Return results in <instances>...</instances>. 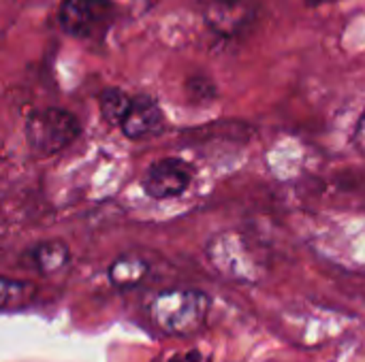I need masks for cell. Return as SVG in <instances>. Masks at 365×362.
Instances as JSON below:
<instances>
[{
    "label": "cell",
    "instance_id": "cell-1",
    "mask_svg": "<svg viewBox=\"0 0 365 362\" xmlns=\"http://www.w3.org/2000/svg\"><path fill=\"white\" fill-rule=\"evenodd\" d=\"M212 299L192 288L163 290L150 305L152 324L169 337H190L199 333L210 316Z\"/></svg>",
    "mask_w": 365,
    "mask_h": 362
},
{
    "label": "cell",
    "instance_id": "cell-2",
    "mask_svg": "<svg viewBox=\"0 0 365 362\" xmlns=\"http://www.w3.org/2000/svg\"><path fill=\"white\" fill-rule=\"evenodd\" d=\"M79 132H81L79 119L73 113L56 107L38 109L30 113L26 122L28 147L41 158L58 154L60 149L71 145L79 137Z\"/></svg>",
    "mask_w": 365,
    "mask_h": 362
},
{
    "label": "cell",
    "instance_id": "cell-3",
    "mask_svg": "<svg viewBox=\"0 0 365 362\" xmlns=\"http://www.w3.org/2000/svg\"><path fill=\"white\" fill-rule=\"evenodd\" d=\"M118 17L113 0H62L60 26L75 38H103Z\"/></svg>",
    "mask_w": 365,
    "mask_h": 362
},
{
    "label": "cell",
    "instance_id": "cell-4",
    "mask_svg": "<svg viewBox=\"0 0 365 362\" xmlns=\"http://www.w3.org/2000/svg\"><path fill=\"white\" fill-rule=\"evenodd\" d=\"M212 267L235 282H255L257 275V265L250 258V254H246L242 241L233 235H218L207 243L205 250Z\"/></svg>",
    "mask_w": 365,
    "mask_h": 362
},
{
    "label": "cell",
    "instance_id": "cell-5",
    "mask_svg": "<svg viewBox=\"0 0 365 362\" xmlns=\"http://www.w3.org/2000/svg\"><path fill=\"white\" fill-rule=\"evenodd\" d=\"M190 183H192V166L180 158H163L154 162L143 177L145 194L156 201L182 196Z\"/></svg>",
    "mask_w": 365,
    "mask_h": 362
},
{
    "label": "cell",
    "instance_id": "cell-6",
    "mask_svg": "<svg viewBox=\"0 0 365 362\" xmlns=\"http://www.w3.org/2000/svg\"><path fill=\"white\" fill-rule=\"evenodd\" d=\"M205 23L220 36H237L255 15L252 0H195Z\"/></svg>",
    "mask_w": 365,
    "mask_h": 362
},
{
    "label": "cell",
    "instance_id": "cell-7",
    "mask_svg": "<svg viewBox=\"0 0 365 362\" xmlns=\"http://www.w3.org/2000/svg\"><path fill=\"white\" fill-rule=\"evenodd\" d=\"M163 126H165V115H163L158 102L150 96L130 98V107L120 124L122 132L135 141L158 134L163 130Z\"/></svg>",
    "mask_w": 365,
    "mask_h": 362
},
{
    "label": "cell",
    "instance_id": "cell-8",
    "mask_svg": "<svg viewBox=\"0 0 365 362\" xmlns=\"http://www.w3.org/2000/svg\"><path fill=\"white\" fill-rule=\"evenodd\" d=\"M32 267L43 275H53L71 262V250L64 241H41L30 252Z\"/></svg>",
    "mask_w": 365,
    "mask_h": 362
},
{
    "label": "cell",
    "instance_id": "cell-9",
    "mask_svg": "<svg viewBox=\"0 0 365 362\" xmlns=\"http://www.w3.org/2000/svg\"><path fill=\"white\" fill-rule=\"evenodd\" d=\"M148 271H150V265L143 258H139V256H120L109 267V282L120 290H128V288L139 286L145 280Z\"/></svg>",
    "mask_w": 365,
    "mask_h": 362
},
{
    "label": "cell",
    "instance_id": "cell-10",
    "mask_svg": "<svg viewBox=\"0 0 365 362\" xmlns=\"http://www.w3.org/2000/svg\"><path fill=\"white\" fill-rule=\"evenodd\" d=\"M101 115L111 124V126H120L128 107H130V96L126 92H122L120 87H107L101 98Z\"/></svg>",
    "mask_w": 365,
    "mask_h": 362
},
{
    "label": "cell",
    "instance_id": "cell-11",
    "mask_svg": "<svg viewBox=\"0 0 365 362\" xmlns=\"http://www.w3.org/2000/svg\"><path fill=\"white\" fill-rule=\"evenodd\" d=\"M34 288L26 282L0 277V309H17L32 301Z\"/></svg>",
    "mask_w": 365,
    "mask_h": 362
},
{
    "label": "cell",
    "instance_id": "cell-12",
    "mask_svg": "<svg viewBox=\"0 0 365 362\" xmlns=\"http://www.w3.org/2000/svg\"><path fill=\"white\" fill-rule=\"evenodd\" d=\"M351 145L361 158H365V109L361 111V115L355 124V130L351 134Z\"/></svg>",
    "mask_w": 365,
    "mask_h": 362
},
{
    "label": "cell",
    "instance_id": "cell-13",
    "mask_svg": "<svg viewBox=\"0 0 365 362\" xmlns=\"http://www.w3.org/2000/svg\"><path fill=\"white\" fill-rule=\"evenodd\" d=\"M169 362H205L199 352H186V354H175Z\"/></svg>",
    "mask_w": 365,
    "mask_h": 362
},
{
    "label": "cell",
    "instance_id": "cell-14",
    "mask_svg": "<svg viewBox=\"0 0 365 362\" xmlns=\"http://www.w3.org/2000/svg\"><path fill=\"white\" fill-rule=\"evenodd\" d=\"M310 4H314V0H310Z\"/></svg>",
    "mask_w": 365,
    "mask_h": 362
}]
</instances>
